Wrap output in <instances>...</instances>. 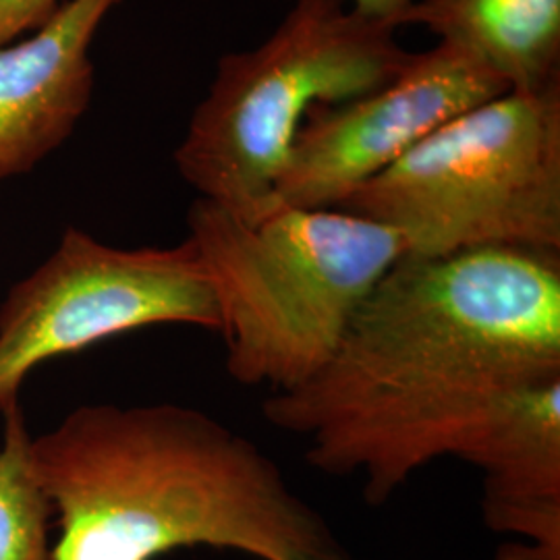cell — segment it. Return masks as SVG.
I'll use <instances>...</instances> for the list:
<instances>
[{"label": "cell", "mask_w": 560, "mask_h": 560, "mask_svg": "<svg viewBox=\"0 0 560 560\" xmlns=\"http://www.w3.org/2000/svg\"><path fill=\"white\" fill-rule=\"evenodd\" d=\"M4 418L0 442V560H52L48 544L50 502L30 469L32 436L21 405Z\"/></svg>", "instance_id": "11"}, {"label": "cell", "mask_w": 560, "mask_h": 560, "mask_svg": "<svg viewBox=\"0 0 560 560\" xmlns=\"http://www.w3.org/2000/svg\"><path fill=\"white\" fill-rule=\"evenodd\" d=\"M337 208L399 231L407 256L560 252V83L444 122Z\"/></svg>", "instance_id": "5"}, {"label": "cell", "mask_w": 560, "mask_h": 560, "mask_svg": "<svg viewBox=\"0 0 560 560\" xmlns=\"http://www.w3.org/2000/svg\"><path fill=\"white\" fill-rule=\"evenodd\" d=\"M187 226L214 291L226 372L272 393L324 368L363 300L407 254L399 231L339 208L277 203L245 222L198 198Z\"/></svg>", "instance_id": "3"}, {"label": "cell", "mask_w": 560, "mask_h": 560, "mask_svg": "<svg viewBox=\"0 0 560 560\" xmlns=\"http://www.w3.org/2000/svg\"><path fill=\"white\" fill-rule=\"evenodd\" d=\"M460 460L481 471L483 523L521 538L499 560H560V378L502 405Z\"/></svg>", "instance_id": "8"}, {"label": "cell", "mask_w": 560, "mask_h": 560, "mask_svg": "<svg viewBox=\"0 0 560 560\" xmlns=\"http://www.w3.org/2000/svg\"><path fill=\"white\" fill-rule=\"evenodd\" d=\"M59 515L52 560H156L208 546L258 560H353L256 442L177 402L81 405L30 442Z\"/></svg>", "instance_id": "2"}, {"label": "cell", "mask_w": 560, "mask_h": 560, "mask_svg": "<svg viewBox=\"0 0 560 560\" xmlns=\"http://www.w3.org/2000/svg\"><path fill=\"white\" fill-rule=\"evenodd\" d=\"M511 92L459 48L439 42L386 85L310 108L277 187L295 208H337L444 122Z\"/></svg>", "instance_id": "7"}, {"label": "cell", "mask_w": 560, "mask_h": 560, "mask_svg": "<svg viewBox=\"0 0 560 560\" xmlns=\"http://www.w3.org/2000/svg\"><path fill=\"white\" fill-rule=\"evenodd\" d=\"M355 13L361 18L372 21H381L395 30H399V20L402 13L416 2V0H347Z\"/></svg>", "instance_id": "13"}, {"label": "cell", "mask_w": 560, "mask_h": 560, "mask_svg": "<svg viewBox=\"0 0 560 560\" xmlns=\"http://www.w3.org/2000/svg\"><path fill=\"white\" fill-rule=\"evenodd\" d=\"M402 25H423L511 92L560 83V0H416Z\"/></svg>", "instance_id": "10"}, {"label": "cell", "mask_w": 560, "mask_h": 560, "mask_svg": "<svg viewBox=\"0 0 560 560\" xmlns=\"http://www.w3.org/2000/svg\"><path fill=\"white\" fill-rule=\"evenodd\" d=\"M560 378V252L478 247L402 256L332 358L272 393L264 418L307 442L328 476H360L372 506L457 457L517 393Z\"/></svg>", "instance_id": "1"}, {"label": "cell", "mask_w": 560, "mask_h": 560, "mask_svg": "<svg viewBox=\"0 0 560 560\" xmlns=\"http://www.w3.org/2000/svg\"><path fill=\"white\" fill-rule=\"evenodd\" d=\"M397 30L361 18L347 0H295L260 46L219 60L217 75L175 152L201 200L260 221L310 108L386 85L413 57Z\"/></svg>", "instance_id": "4"}, {"label": "cell", "mask_w": 560, "mask_h": 560, "mask_svg": "<svg viewBox=\"0 0 560 560\" xmlns=\"http://www.w3.org/2000/svg\"><path fill=\"white\" fill-rule=\"evenodd\" d=\"M67 0H0V48L38 32Z\"/></svg>", "instance_id": "12"}, {"label": "cell", "mask_w": 560, "mask_h": 560, "mask_svg": "<svg viewBox=\"0 0 560 560\" xmlns=\"http://www.w3.org/2000/svg\"><path fill=\"white\" fill-rule=\"evenodd\" d=\"M119 2L67 0L30 38L0 48V180L71 136L92 98V42Z\"/></svg>", "instance_id": "9"}, {"label": "cell", "mask_w": 560, "mask_h": 560, "mask_svg": "<svg viewBox=\"0 0 560 560\" xmlns=\"http://www.w3.org/2000/svg\"><path fill=\"white\" fill-rule=\"evenodd\" d=\"M156 324L221 326L196 243L127 249L69 226L0 305V413L44 361Z\"/></svg>", "instance_id": "6"}]
</instances>
